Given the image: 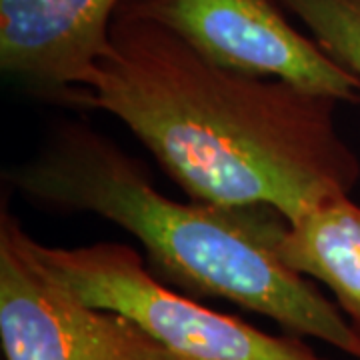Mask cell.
<instances>
[{
	"label": "cell",
	"mask_w": 360,
	"mask_h": 360,
	"mask_svg": "<svg viewBox=\"0 0 360 360\" xmlns=\"http://www.w3.org/2000/svg\"><path fill=\"white\" fill-rule=\"evenodd\" d=\"M338 104L214 65L155 22L115 18L86 110L122 122L191 200L266 205L295 222L359 184Z\"/></svg>",
	"instance_id": "6da1fadb"
},
{
	"label": "cell",
	"mask_w": 360,
	"mask_h": 360,
	"mask_svg": "<svg viewBox=\"0 0 360 360\" xmlns=\"http://www.w3.org/2000/svg\"><path fill=\"white\" fill-rule=\"evenodd\" d=\"M4 184L42 210L120 226L156 278L184 295L226 300L360 360V338L336 302L278 258L290 222L272 206L172 200L141 158L80 120L54 124L34 155L4 170Z\"/></svg>",
	"instance_id": "7a4b0ae2"
},
{
	"label": "cell",
	"mask_w": 360,
	"mask_h": 360,
	"mask_svg": "<svg viewBox=\"0 0 360 360\" xmlns=\"http://www.w3.org/2000/svg\"><path fill=\"white\" fill-rule=\"evenodd\" d=\"M28 246L82 302L124 314L180 360H326L300 336L269 335L160 283L144 257L129 245L65 248L30 236Z\"/></svg>",
	"instance_id": "3957f363"
},
{
	"label": "cell",
	"mask_w": 360,
	"mask_h": 360,
	"mask_svg": "<svg viewBox=\"0 0 360 360\" xmlns=\"http://www.w3.org/2000/svg\"><path fill=\"white\" fill-rule=\"evenodd\" d=\"M30 234L0 210V347L4 360H180L115 310L82 302L34 258Z\"/></svg>",
	"instance_id": "277c9868"
},
{
	"label": "cell",
	"mask_w": 360,
	"mask_h": 360,
	"mask_svg": "<svg viewBox=\"0 0 360 360\" xmlns=\"http://www.w3.org/2000/svg\"><path fill=\"white\" fill-rule=\"evenodd\" d=\"M116 18L174 32L214 65L360 104V80L300 32L278 0H120Z\"/></svg>",
	"instance_id": "5b68a950"
},
{
	"label": "cell",
	"mask_w": 360,
	"mask_h": 360,
	"mask_svg": "<svg viewBox=\"0 0 360 360\" xmlns=\"http://www.w3.org/2000/svg\"><path fill=\"white\" fill-rule=\"evenodd\" d=\"M120 0H0V72L28 96L86 110Z\"/></svg>",
	"instance_id": "8992f818"
},
{
	"label": "cell",
	"mask_w": 360,
	"mask_h": 360,
	"mask_svg": "<svg viewBox=\"0 0 360 360\" xmlns=\"http://www.w3.org/2000/svg\"><path fill=\"white\" fill-rule=\"evenodd\" d=\"M288 269L324 284L360 338V206L348 194L312 206L276 248Z\"/></svg>",
	"instance_id": "52a82bcc"
},
{
	"label": "cell",
	"mask_w": 360,
	"mask_h": 360,
	"mask_svg": "<svg viewBox=\"0 0 360 360\" xmlns=\"http://www.w3.org/2000/svg\"><path fill=\"white\" fill-rule=\"evenodd\" d=\"M336 65L360 80V0H278Z\"/></svg>",
	"instance_id": "ba28073f"
}]
</instances>
